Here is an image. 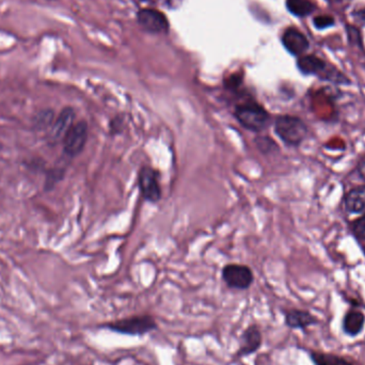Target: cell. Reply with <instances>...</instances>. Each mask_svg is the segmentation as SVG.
Segmentation results:
<instances>
[{
    "instance_id": "cell-1",
    "label": "cell",
    "mask_w": 365,
    "mask_h": 365,
    "mask_svg": "<svg viewBox=\"0 0 365 365\" xmlns=\"http://www.w3.org/2000/svg\"><path fill=\"white\" fill-rule=\"evenodd\" d=\"M104 328L127 335H144L157 328L156 321L150 315L131 316L106 324Z\"/></svg>"
},
{
    "instance_id": "cell-2",
    "label": "cell",
    "mask_w": 365,
    "mask_h": 365,
    "mask_svg": "<svg viewBox=\"0 0 365 365\" xmlns=\"http://www.w3.org/2000/svg\"><path fill=\"white\" fill-rule=\"evenodd\" d=\"M274 131L286 144L299 145L307 137L308 129L301 120L292 115H280L274 123Z\"/></svg>"
},
{
    "instance_id": "cell-3",
    "label": "cell",
    "mask_w": 365,
    "mask_h": 365,
    "mask_svg": "<svg viewBox=\"0 0 365 365\" xmlns=\"http://www.w3.org/2000/svg\"><path fill=\"white\" fill-rule=\"evenodd\" d=\"M235 118L245 129L252 131H261L267 127L270 115L262 106L256 103H246L237 106Z\"/></svg>"
},
{
    "instance_id": "cell-4",
    "label": "cell",
    "mask_w": 365,
    "mask_h": 365,
    "mask_svg": "<svg viewBox=\"0 0 365 365\" xmlns=\"http://www.w3.org/2000/svg\"><path fill=\"white\" fill-rule=\"evenodd\" d=\"M88 133H89V129H88L87 122L84 120L73 125L72 129L68 131L62 141L64 154L71 158L78 156L86 147Z\"/></svg>"
},
{
    "instance_id": "cell-5",
    "label": "cell",
    "mask_w": 365,
    "mask_h": 365,
    "mask_svg": "<svg viewBox=\"0 0 365 365\" xmlns=\"http://www.w3.org/2000/svg\"><path fill=\"white\" fill-rule=\"evenodd\" d=\"M223 281L229 288L246 290L253 282V272L248 266L238 264L227 265L223 270Z\"/></svg>"
},
{
    "instance_id": "cell-6",
    "label": "cell",
    "mask_w": 365,
    "mask_h": 365,
    "mask_svg": "<svg viewBox=\"0 0 365 365\" xmlns=\"http://www.w3.org/2000/svg\"><path fill=\"white\" fill-rule=\"evenodd\" d=\"M298 68L304 74H314L319 75L325 79L335 80V82H342L343 77L339 73L333 72L328 68L327 64L321 59L315 56H304L298 60Z\"/></svg>"
},
{
    "instance_id": "cell-7",
    "label": "cell",
    "mask_w": 365,
    "mask_h": 365,
    "mask_svg": "<svg viewBox=\"0 0 365 365\" xmlns=\"http://www.w3.org/2000/svg\"><path fill=\"white\" fill-rule=\"evenodd\" d=\"M139 186L143 198L148 201L158 202L162 198V188L158 182V174L151 167H143L139 172Z\"/></svg>"
},
{
    "instance_id": "cell-8",
    "label": "cell",
    "mask_w": 365,
    "mask_h": 365,
    "mask_svg": "<svg viewBox=\"0 0 365 365\" xmlns=\"http://www.w3.org/2000/svg\"><path fill=\"white\" fill-rule=\"evenodd\" d=\"M75 111L73 108L66 107L64 111H61L50 129V142L58 143L64 141L66 133L72 129L73 125L75 124Z\"/></svg>"
},
{
    "instance_id": "cell-9",
    "label": "cell",
    "mask_w": 365,
    "mask_h": 365,
    "mask_svg": "<svg viewBox=\"0 0 365 365\" xmlns=\"http://www.w3.org/2000/svg\"><path fill=\"white\" fill-rule=\"evenodd\" d=\"M138 21L141 27L150 32H165L169 28L168 19L162 12L156 10H141L138 13Z\"/></svg>"
},
{
    "instance_id": "cell-10",
    "label": "cell",
    "mask_w": 365,
    "mask_h": 365,
    "mask_svg": "<svg viewBox=\"0 0 365 365\" xmlns=\"http://www.w3.org/2000/svg\"><path fill=\"white\" fill-rule=\"evenodd\" d=\"M262 345V333L258 326H250L243 331L241 335V346H239V357H246L254 354Z\"/></svg>"
},
{
    "instance_id": "cell-11",
    "label": "cell",
    "mask_w": 365,
    "mask_h": 365,
    "mask_svg": "<svg viewBox=\"0 0 365 365\" xmlns=\"http://www.w3.org/2000/svg\"><path fill=\"white\" fill-rule=\"evenodd\" d=\"M284 46L286 50L293 55H300L308 50L309 42L307 38L295 28H290L284 32L283 38Z\"/></svg>"
},
{
    "instance_id": "cell-12",
    "label": "cell",
    "mask_w": 365,
    "mask_h": 365,
    "mask_svg": "<svg viewBox=\"0 0 365 365\" xmlns=\"http://www.w3.org/2000/svg\"><path fill=\"white\" fill-rule=\"evenodd\" d=\"M347 211L350 213H365V186L351 190L345 199Z\"/></svg>"
},
{
    "instance_id": "cell-13",
    "label": "cell",
    "mask_w": 365,
    "mask_h": 365,
    "mask_svg": "<svg viewBox=\"0 0 365 365\" xmlns=\"http://www.w3.org/2000/svg\"><path fill=\"white\" fill-rule=\"evenodd\" d=\"M286 321L288 327L294 328V329H302V328L313 325L316 319L308 312L292 310V311L286 313Z\"/></svg>"
},
{
    "instance_id": "cell-14",
    "label": "cell",
    "mask_w": 365,
    "mask_h": 365,
    "mask_svg": "<svg viewBox=\"0 0 365 365\" xmlns=\"http://www.w3.org/2000/svg\"><path fill=\"white\" fill-rule=\"evenodd\" d=\"M365 317L361 312L350 311L345 316L343 328L349 335H357L364 327Z\"/></svg>"
},
{
    "instance_id": "cell-15",
    "label": "cell",
    "mask_w": 365,
    "mask_h": 365,
    "mask_svg": "<svg viewBox=\"0 0 365 365\" xmlns=\"http://www.w3.org/2000/svg\"><path fill=\"white\" fill-rule=\"evenodd\" d=\"M288 10L297 17H307L314 11L313 3L309 0H288Z\"/></svg>"
},
{
    "instance_id": "cell-16",
    "label": "cell",
    "mask_w": 365,
    "mask_h": 365,
    "mask_svg": "<svg viewBox=\"0 0 365 365\" xmlns=\"http://www.w3.org/2000/svg\"><path fill=\"white\" fill-rule=\"evenodd\" d=\"M312 360L315 365H351L345 359L333 356V355L321 354V353L312 354Z\"/></svg>"
},
{
    "instance_id": "cell-17",
    "label": "cell",
    "mask_w": 365,
    "mask_h": 365,
    "mask_svg": "<svg viewBox=\"0 0 365 365\" xmlns=\"http://www.w3.org/2000/svg\"><path fill=\"white\" fill-rule=\"evenodd\" d=\"M55 121L54 111L46 109V111H40L37 115L35 120V127L38 129H48L52 127Z\"/></svg>"
},
{
    "instance_id": "cell-18",
    "label": "cell",
    "mask_w": 365,
    "mask_h": 365,
    "mask_svg": "<svg viewBox=\"0 0 365 365\" xmlns=\"http://www.w3.org/2000/svg\"><path fill=\"white\" fill-rule=\"evenodd\" d=\"M353 231L358 238L365 239V216L355 221Z\"/></svg>"
},
{
    "instance_id": "cell-19",
    "label": "cell",
    "mask_w": 365,
    "mask_h": 365,
    "mask_svg": "<svg viewBox=\"0 0 365 365\" xmlns=\"http://www.w3.org/2000/svg\"><path fill=\"white\" fill-rule=\"evenodd\" d=\"M314 24L317 28H326L331 26L333 24V19L330 17H319L314 19Z\"/></svg>"
},
{
    "instance_id": "cell-20",
    "label": "cell",
    "mask_w": 365,
    "mask_h": 365,
    "mask_svg": "<svg viewBox=\"0 0 365 365\" xmlns=\"http://www.w3.org/2000/svg\"><path fill=\"white\" fill-rule=\"evenodd\" d=\"M360 171L361 174L365 178V160L364 162H362V164L360 165Z\"/></svg>"
}]
</instances>
